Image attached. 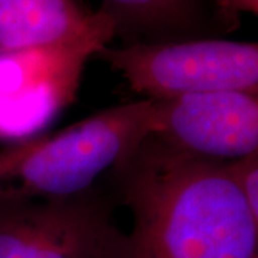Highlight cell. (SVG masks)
Masks as SVG:
<instances>
[{"label":"cell","mask_w":258,"mask_h":258,"mask_svg":"<svg viewBox=\"0 0 258 258\" xmlns=\"http://www.w3.org/2000/svg\"><path fill=\"white\" fill-rule=\"evenodd\" d=\"M109 172L132 230L120 232L108 258H258V220L227 162L148 135Z\"/></svg>","instance_id":"obj_1"},{"label":"cell","mask_w":258,"mask_h":258,"mask_svg":"<svg viewBox=\"0 0 258 258\" xmlns=\"http://www.w3.org/2000/svg\"><path fill=\"white\" fill-rule=\"evenodd\" d=\"M157 128V101L93 113L0 149V207L60 200L95 186Z\"/></svg>","instance_id":"obj_2"},{"label":"cell","mask_w":258,"mask_h":258,"mask_svg":"<svg viewBox=\"0 0 258 258\" xmlns=\"http://www.w3.org/2000/svg\"><path fill=\"white\" fill-rule=\"evenodd\" d=\"M115 39L101 18L79 36L50 45L0 50V141L39 137L78 96L88 60Z\"/></svg>","instance_id":"obj_3"},{"label":"cell","mask_w":258,"mask_h":258,"mask_svg":"<svg viewBox=\"0 0 258 258\" xmlns=\"http://www.w3.org/2000/svg\"><path fill=\"white\" fill-rule=\"evenodd\" d=\"M96 56L119 72L141 99L194 93H258V45L221 37L105 46Z\"/></svg>","instance_id":"obj_4"},{"label":"cell","mask_w":258,"mask_h":258,"mask_svg":"<svg viewBox=\"0 0 258 258\" xmlns=\"http://www.w3.org/2000/svg\"><path fill=\"white\" fill-rule=\"evenodd\" d=\"M108 195L0 207V258H108L120 231Z\"/></svg>","instance_id":"obj_5"},{"label":"cell","mask_w":258,"mask_h":258,"mask_svg":"<svg viewBox=\"0 0 258 258\" xmlns=\"http://www.w3.org/2000/svg\"><path fill=\"white\" fill-rule=\"evenodd\" d=\"M151 137L191 157L230 162L258 151V93H194L157 101Z\"/></svg>","instance_id":"obj_6"},{"label":"cell","mask_w":258,"mask_h":258,"mask_svg":"<svg viewBox=\"0 0 258 258\" xmlns=\"http://www.w3.org/2000/svg\"><path fill=\"white\" fill-rule=\"evenodd\" d=\"M123 45L217 37L207 0H102Z\"/></svg>","instance_id":"obj_7"},{"label":"cell","mask_w":258,"mask_h":258,"mask_svg":"<svg viewBox=\"0 0 258 258\" xmlns=\"http://www.w3.org/2000/svg\"><path fill=\"white\" fill-rule=\"evenodd\" d=\"M101 18L82 0H0V50L37 47L79 36Z\"/></svg>","instance_id":"obj_8"},{"label":"cell","mask_w":258,"mask_h":258,"mask_svg":"<svg viewBox=\"0 0 258 258\" xmlns=\"http://www.w3.org/2000/svg\"><path fill=\"white\" fill-rule=\"evenodd\" d=\"M227 166L249 211L258 220V151L230 161Z\"/></svg>","instance_id":"obj_9"},{"label":"cell","mask_w":258,"mask_h":258,"mask_svg":"<svg viewBox=\"0 0 258 258\" xmlns=\"http://www.w3.org/2000/svg\"><path fill=\"white\" fill-rule=\"evenodd\" d=\"M210 6L218 35L237 30L242 15H258V0H211Z\"/></svg>","instance_id":"obj_10"}]
</instances>
